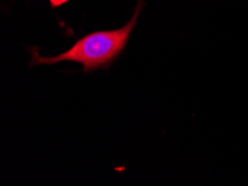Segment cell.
Masks as SVG:
<instances>
[{
    "label": "cell",
    "instance_id": "cell-2",
    "mask_svg": "<svg viewBox=\"0 0 248 186\" xmlns=\"http://www.w3.org/2000/svg\"><path fill=\"white\" fill-rule=\"evenodd\" d=\"M68 1H69V0H49V2H50L52 8H58V7L63 6L65 3H67Z\"/></svg>",
    "mask_w": 248,
    "mask_h": 186
},
{
    "label": "cell",
    "instance_id": "cell-1",
    "mask_svg": "<svg viewBox=\"0 0 248 186\" xmlns=\"http://www.w3.org/2000/svg\"><path fill=\"white\" fill-rule=\"evenodd\" d=\"M144 6V0H137L134 16L124 27L90 33L79 38L69 49L57 56L43 57L39 55L37 48H30V67L56 65L59 63L68 62L81 64V70L84 73L107 69L125 51Z\"/></svg>",
    "mask_w": 248,
    "mask_h": 186
}]
</instances>
